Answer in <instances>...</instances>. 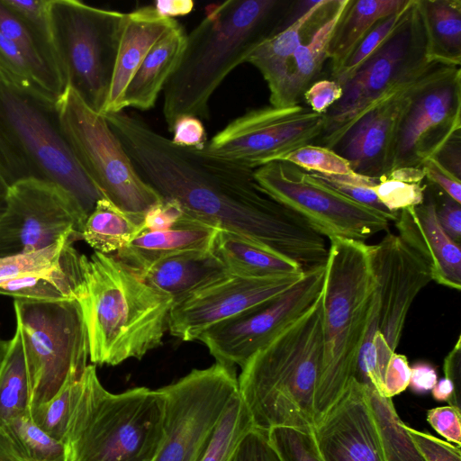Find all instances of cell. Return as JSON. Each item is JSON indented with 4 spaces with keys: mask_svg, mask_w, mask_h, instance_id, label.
Masks as SVG:
<instances>
[{
    "mask_svg": "<svg viewBox=\"0 0 461 461\" xmlns=\"http://www.w3.org/2000/svg\"><path fill=\"white\" fill-rule=\"evenodd\" d=\"M78 380H69L50 401L30 409L33 422L59 441L65 442Z\"/></svg>",
    "mask_w": 461,
    "mask_h": 461,
    "instance_id": "cell-42",
    "label": "cell"
},
{
    "mask_svg": "<svg viewBox=\"0 0 461 461\" xmlns=\"http://www.w3.org/2000/svg\"><path fill=\"white\" fill-rule=\"evenodd\" d=\"M440 66L436 64L390 88L348 130L333 150L362 176L390 172L397 134L418 89Z\"/></svg>",
    "mask_w": 461,
    "mask_h": 461,
    "instance_id": "cell-20",
    "label": "cell"
},
{
    "mask_svg": "<svg viewBox=\"0 0 461 461\" xmlns=\"http://www.w3.org/2000/svg\"><path fill=\"white\" fill-rule=\"evenodd\" d=\"M332 0L311 2L308 8L285 29L276 32L262 41L251 52L247 63L254 66L262 75L270 92L272 103L284 83L287 63L303 42L302 36L308 23Z\"/></svg>",
    "mask_w": 461,
    "mask_h": 461,
    "instance_id": "cell-30",
    "label": "cell"
},
{
    "mask_svg": "<svg viewBox=\"0 0 461 461\" xmlns=\"http://www.w3.org/2000/svg\"><path fill=\"white\" fill-rule=\"evenodd\" d=\"M145 231L144 215L122 211L108 199H99L87 216L81 239L95 251L117 252Z\"/></svg>",
    "mask_w": 461,
    "mask_h": 461,
    "instance_id": "cell-34",
    "label": "cell"
},
{
    "mask_svg": "<svg viewBox=\"0 0 461 461\" xmlns=\"http://www.w3.org/2000/svg\"><path fill=\"white\" fill-rule=\"evenodd\" d=\"M324 273L325 264L306 269L303 279L284 294L212 326L198 340L216 362L242 368L258 349L320 299Z\"/></svg>",
    "mask_w": 461,
    "mask_h": 461,
    "instance_id": "cell-17",
    "label": "cell"
},
{
    "mask_svg": "<svg viewBox=\"0 0 461 461\" xmlns=\"http://www.w3.org/2000/svg\"><path fill=\"white\" fill-rule=\"evenodd\" d=\"M411 367L404 355L394 353L390 359L384 379L383 396L391 398L409 386Z\"/></svg>",
    "mask_w": 461,
    "mask_h": 461,
    "instance_id": "cell-53",
    "label": "cell"
},
{
    "mask_svg": "<svg viewBox=\"0 0 461 461\" xmlns=\"http://www.w3.org/2000/svg\"><path fill=\"white\" fill-rule=\"evenodd\" d=\"M432 396L435 400L440 402H447L450 403L454 395V386L451 381L446 377L438 380L437 384L431 390Z\"/></svg>",
    "mask_w": 461,
    "mask_h": 461,
    "instance_id": "cell-59",
    "label": "cell"
},
{
    "mask_svg": "<svg viewBox=\"0 0 461 461\" xmlns=\"http://www.w3.org/2000/svg\"><path fill=\"white\" fill-rule=\"evenodd\" d=\"M86 258L72 247L59 265L1 285L0 294L36 302L77 301L85 280Z\"/></svg>",
    "mask_w": 461,
    "mask_h": 461,
    "instance_id": "cell-28",
    "label": "cell"
},
{
    "mask_svg": "<svg viewBox=\"0 0 461 461\" xmlns=\"http://www.w3.org/2000/svg\"><path fill=\"white\" fill-rule=\"evenodd\" d=\"M332 188L357 203L371 207L384 214L390 221H395L398 212H390L378 200L373 186L377 178L356 174L353 176H325L312 173Z\"/></svg>",
    "mask_w": 461,
    "mask_h": 461,
    "instance_id": "cell-46",
    "label": "cell"
},
{
    "mask_svg": "<svg viewBox=\"0 0 461 461\" xmlns=\"http://www.w3.org/2000/svg\"><path fill=\"white\" fill-rule=\"evenodd\" d=\"M414 3L415 0H406L398 11L380 21L357 46L333 80L344 85L407 20Z\"/></svg>",
    "mask_w": 461,
    "mask_h": 461,
    "instance_id": "cell-40",
    "label": "cell"
},
{
    "mask_svg": "<svg viewBox=\"0 0 461 461\" xmlns=\"http://www.w3.org/2000/svg\"><path fill=\"white\" fill-rule=\"evenodd\" d=\"M365 388L384 461H426L408 435L392 399L381 395L372 386Z\"/></svg>",
    "mask_w": 461,
    "mask_h": 461,
    "instance_id": "cell-35",
    "label": "cell"
},
{
    "mask_svg": "<svg viewBox=\"0 0 461 461\" xmlns=\"http://www.w3.org/2000/svg\"><path fill=\"white\" fill-rule=\"evenodd\" d=\"M404 428L426 461H461L459 447L407 425Z\"/></svg>",
    "mask_w": 461,
    "mask_h": 461,
    "instance_id": "cell-47",
    "label": "cell"
},
{
    "mask_svg": "<svg viewBox=\"0 0 461 461\" xmlns=\"http://www.w3.org/2000/svg\"><path fill=\"white\" fill-rule=\"evenodd\" d=\"M86 216L61 187L37 180L8 188L0 218V258L48 248L66 237L81 239Z\"/></svg>",
    "mask_w": 461,
    "mask_h": 461,
    "instance_id": "cell-16",
    "label": "cell"
},
{
    "mask_svg": "<svg viewBox=\"0 0 461 461\" xmlns=\"http://www.w3.org/2000/svg\"><path fill=\"white\" fill-rule=\"evenodd\" d=\"M435 64L426 58L424 29L415 0L407 20L341 86V99L325 113L326 123L321 142L333 149L382 95Z\"/></svg>",
    "mask_w": 461,
    "mask_h": 461,
    "instance_id": "cell-13",
    "label": "cell"
},
{
    "mask_svg": "<svg viewBox=\"0 0 461 461\" xmlns=\"http://www.w3.org/2000/svg\"><path fill=\"white\" fill-rule=\"evenodd\" d=\"M258 185L289 208L319 234L365 242L386 230L390 221L380 212L355 202L327 183L285 161H273L253 171Z\"/></svg>",
    "mask_w": 461,
    "mask_h": 461,
    "instance_id": "cell-12",
    "label": "cell"
},
{
    "mask_svg": "<svg viewBox=\"0 0 461 461\" xmlns=\"http://www.w3.org/2000/svg\"><path fill=\"white\" fill-rule=\"evenodd\" d=\"M430 426L447 441L461 446V410L452 406H440L427 411Z\"/></svg>",
    "mask_w": 461,
    "mask_h": 461,
    "instance_id": "cell-49",
    "label": "cell"
},
{
    "mask_svg": "<svg viewBox=\"0 0 461 461\" xmlns=\"http://www.w3.org/2000/svg\"><path fill=\"white\" fill-rule=\"evenodd\" d=\"M178 24L157 14L153 6L125 14L108 99L103 114L121 112L125 89L155 43Z\"/></svg>",
    "mask_w": 461,
    "mask_h": 461,
    "instance_id": "cell-23",
    "label": "cell"
},
{
    "mask_svg": "<svg viewBox=\"0 0 461 461\" xmlns=\"http://www.w3.org/2000/svg\"><path fill=\"white\" fill-rule=\"evenodd\" d=\"M9 347V340L0 339V368L3 365V362L5 358L7 350Z\"/></svg>",
    "mask_w": 461,
    "mask_h": 461,
    "instance_id": "cell-62",
    "label": "cell"
},
{
    "mask_svg": "<svg viewBox=\"0 0 461 461\" xmlns=\"http://www.w3.org/2000/svg\"><path fill=\"white\" fill-rule=\"evenodd\" d=\"M348 2L335 0L331 14L312 32L308 41L302 42L295 50L287 63L282 87L270 105L289 107L299 104L304 91L329 59L330 41Z\"/></svg>",
    "mask_w": 461,
    "mask_h": 461,
    "instance_id": "cell-27",
    "label": "cell"
},
{
    "mask_svg": "<svg viewBox=\"0 0 461 461\" xmlns=\"http://www.w3.org/2000/svg\"><path fill=\"white\" fill-rule=\"evenodd\" d=\"M30 383V409L50 401L69 380L80 379L89 357L81 307L77 300H14Z\"/></svg>",
    "mask_w": 461,
    "mask_h": 461,
    "instance_id": "cell-10",
    "label": "cell"
},
{
    "mask_svg": "<svg viewBox=\"0 0 461 461\" xmlns=\"http://www.w3.org/2000/svg\"><path fill=\"white\" fill-rule=\"evenodd\" d=\"M280 5L276 0H227L205 7L204 17L187 34L179 64L163 89L169 131L183 115L208 119L209 101L218 86L247 62L262 41L276 32Z\"/></svg>",
    "mask_w": 461,
    "mask_h": 461,
    "instance_id": "cell-2",
    "label": "cell"
},
{
    "mask_svg": "<svg viewBox=\"0 0 461 461\" xmlns=\"http://www.w3.org/2000/svg\"><path fill=\"white\" fill-rule=\"evenodd\" d=\"M211 249L231 275L268 277L305 270L252 240L227 230H217Z\"/></svg>",
    "mask_w": 461,
    "mask_h": 461,
    "instance_id": "cell-33",
    "label": "cell"
},
{
    "mask_svg": "<svg viewBox=\"0 0 461 461\" xmlns=\"http://www.w3.org/2000/svg\"><path fill=\"white\" fill-rule=\"evenodd\" d=\"M0 32L22 53L32 68L46 95L58 102L66 91L52 36L34 30L9 10L0 0Z\"/></svg>",
    "mask_w": 461,
    "mask_h": 461,
    "instance_id": "cell-29",
    "label": "cell"
},
{
    "mask_svg": "<svg viewBox=\"0 0 461 461\" xmlns=\"http://www.w3.org/2000/svg\"><path fill=\"white\" fill-rule=\"evenodd\" d=\"M322 294L258 349L241 368L239 393L253 428L312 431L322 356Z\"/></svg>",
    "mask_w": 461,
    "mask_h": 461,
    "instance_id": "cell-4",
    "label": "cell"
},
{
    "mask_svg": "<svg viewBox=\"0 0 461 461\" xmlns=\"http://www.w3.org/2000/svg\"><path fill=\"white\" fill-rule=\"evenodd\" d=\"M31 393L23 348L19 331L9 339L0 368V427L30 411Z\"/></svg>",
    "mask_w": 461,
    "mask_h": 461,
    "instance_id": "cell-36",
    "label": "cell"
},
{
    "mask_svg": "<svg viewBox=\"0 0 461 461\" xmlns=\"http://www.w3.org/2000/svg\"><path fill=\"white\" fill-rule=\"evenodd\" d=\"M0 177L54 184L87 216L103 194L78 163L63 131L57 102L0 83Z\"/></svg>",
    "mask_w": 461,
    "mask_h": 461,
    "instance_id": "cell-7",
    "label": "cell"
},
{
    "mask_svg": "<svg viewBox=\"0 0 461 461\" xmlns=\"http://www.w3.org/2000/svg\"><path fill=\"white\" fill-rule=\"evenodd\" d=\"M77 302L86 328L90 361L100 366L141 359L159 347L174 303L115 257L97 251L86 258Z\"/></svg>",
    "mask_w": 461,
    "mask_h": 461,
    "instance_id": "cell-3",
    "label": "cell"
},
{
    "mask_svg": "<svg viewBox=\"0 0 461 461\" xmlns=\"http://www.w3.org/2000/svg\"><path fill=\"white\" fill-rule=\"evenodd\" d=\"M375 293L367 330L360 348L355 379L383 394L387 365L395 353L411 305L432 281L427 264L393 233L369 245Z\"/></svg>",
    "mask_w": 461,
    "mask_h": 461,
    "instance_id": "cell-8",
    "label": "cell"
},
{
    "mask_svg": "<svg viewBox=\"0 0 461 461\" xmlns=\"http://www.w3.org/2000/svg\"><path fill=\"white\" fill-rule=\"evenodd\" d=\"M305 270L268 277L230 274L174 303L167 329L182 340L198 339L212 326L284 294L303 279Z\"/></svg>",
    "mask_w": 461,
    "mask_h": 461,
    "instance_id": "cell-19",
    "label": "cell"
},
{
    "mask_svg": "<svg viewBox=\"0 0 461 461\" xmlns=\"http://www.w3.org/2000/svg\"><path fill=\"white\" fill-rule=\"evenodd\" d=\"M326 115L300 104L252 109L217 132L202 149L216 158L256 169L280 161L321 137Z\"/></svg>",
    "mask_w": 461,
    "mask_h": 461,
    "instance_id": "cell-15",
    "label": "cell"
},
{
    "mask_svg": "<svg viewBox=\"0 0 461 461\" xmlns=\"http://www.w3.org/2000/svg\"><path fill=\"white\" fill-rule=\"evenodd\" d=\"M158 15L174 19L175 16H184L192 12L194 2L191 0H158L153 5Z\"/></svg>",
    "mask_w": 461,
    "mask_h": 461,
    "instance_id": "cell-58",
    "label": "cell"
},
{
    "mask_svg": "<svg viewBox=\"0 0 461 461\" xmlns=\"http://www.w3.org/2000/svg\"><path fill=\"white\" fill-rule=\"evenodd\" d=\"M252 429L251 416L238 390L227 403L196 461H230L240 442Z\"/></svg>",
    "mask_w": 461,
    "mask_h": 461,
    "instance_id": "cell-38",
    "label": "cell"
},
{
    "mask_svg": "<svg viewBox=\"0 0 461 461\" xmlns=\"http://www.w3.org/2000/svg\"><path fill=\"white\" fill-rule=\"evenodd\" d=\"M187 34L179 23L151 48L123 94L121 109H151L181 59Z\"/></svg>",
    "mask_w": 461,
    "mask_h": 461,
    "instance_id": "cell-26",
    "label": "cell"
},
{
    "mask_svg": "<svg viewBox=\"0 0 461 461\" xmlns=\"http://www.w3.org/2000/svg\"><path fill=\"white\" fill-rule=\"evenodd\" d=\"M406 0H349L329 45L334 77L367 33L398 11Z\"/></svg>",
    "mask_w": 461,
    "mask_h": 461,
    "instance_id": "cell-32",
    "label": "cell"
},
{
    "mask_svg": "<svg viewBox=\"0 0 461 461\" xmlns=\"http://www.w3.org/2000/svg\"><path fill=\"white\" fill-rule=\"evenodd\" d=\"M425 178L431 181L455 202L461 203V180L444 167L437 158L427 159L421 166Z\"/></svg>",
    "mask_w": 461,
    "mask_h": 461,
    "instance_id": "cell-54",
    "label": "cell"
},
{
    "mask_svg": "<svg viewBox=\"0 0 461 461\" xmlns=\"http://www.w3.org/2000/svg\"><path fill=\"white\" fill-rule=\"evenodd\" d=\"M395 226L399 237L429 267L432 280L460 290L461 250L440 226L436 214V202L402 209Z\"/></svg>",
    "mask_w": 461,
    "mask_h": 461,
    "instance_id": "cell-22",
    "label": "cell"
},
{
    "mask_svg": "<svg viewBox=\"0 0 461 461\" xmlns=\"http://www.w3.org/2000/svg\"><path fill=\"white\" fill-rule=\"evenodd\" d=\"M229 275L226 267L212 249H205L167 257L140 277L151 287L169 295L176 303Z\"/></svg>",
    "mask_w": 461,
    "mask_h": 461,
    "instance_id": "cell-25",
    "label": "cell"
},
{
    "mask_svg": "<svg viewBox=\"0 0 461 461\" xmlns=\"http://www.w3.org/2000/svg\"><path fill=\"white\" fill-rule=\"evenodd\" d=\"M183 217V208L176 200L163 198L145 213V231L168 230L176 224Z\"/></svg>",
    "mask_w": 461,
    "mask_h": 461,
    "instance_id": "cell-52",
    "label": "cell"
},
{
    "mask_svg": "<svg viewBox=\"0 0 461 461\" xmlns=\"http://www.w3.org/2000/svg\"><path fill=\"white\" fill-rule=\"evenodd\" d=\"M312 431L277 427L269 429L267 437L282 461H323Z\"/></svg>",
    "mask_w": 461,
    "mask_h": 461,
    "instance_id": "cell-45",
    "label": "cell"
},
{
    "mask_svg": "<svg viewBox=\"0 0 461 461\" xmlns=\"http://www.w3.org/2000/svg\"><path fill=\"white\" fill-rule=\"evenodd\" d=\"M52 42L66 89L103 114L125 13L77 0H50Z\"/></svg>",
    "mask_w": 461,
    "mask_h": 461,
    "instance_id": "cell-9",
    "label": "cell"
},
{
    "mask_svg": "<svg viewBox=\"0 0 461 461\" xmlns=\"http://www.w3.org/2000/svg\"><path fill=\"white\" fill-rule=\"evenodd\" d=\"M461 130L460 67L440 65L418 89L402 121L391 170L421 167ZM390 170V171H391Z\"/></svg>",
    "mask_w": 461,
    "mask_h": 461,
    "instance_id": "cell-18",
    "label": "cell"
},
{
    "mask_svg": "<svg viewBox=\"0 0 461 461\" xmlns=\"http://www.w3.org/2000/svg\"><path fill=\"white\" fill-rule=\"evenodd\" d=\"M329 240L322 288V356L315 392V424L355 379L375 293L369 245L342 238Z\"/></svg>",
    "mask_w": 461,
    "mask_h": 461,
    "instance_id": "cell-6",
    "label": "cell"
},
{
    "mask_svg": "<svg viewBox=\"0 0 461 461\" xmlns=\"http://www.w3.org/2000/svg\"><path fill=\"white\" fill-rule=\"evenodd\" d=\"M421 167H398L377 177L373 186L380 203L390 212L421 204L425 199L426 185Z\"/></svg>",
    "mask_w": 461,
    "mask_h": 461,
    "instance_id": "cell-39",
    "label": "cell"
},
{
    "mask_svg": "<svg viewBox=\"0 0 461 461\" xmlns=\"http://www.w3.org/2000/svg\"><path fill=\"white\" fill-rule=\"evenodd\" d=\"M140 176L184 217L241 235L303 269L324 265L329 247L300 215L269 196L253 171L175 145L122 111L104 114Z\"/></svg>",
    "mask_w": 461,
    "mask_h": 461,
    "instance_id": "cell-1",
    "label": "cell"
},
{
    "mask_svg": "<svg viewBox=\"0 0 461 461\" xmlns=\"http://www.w3.org/2000/svg\"><path fill=\"white\" fill-rule=\"evenodd\" d=\"M230 461H282L267 432L250 429L240 442Z\"/></svg>",
    "mask_w": 461,
    "mask_h": 461,
    "instance_id": "cell-48",
    "label": "cell"
},
{
    "mask_svg": "<svg viewBox=\"0 0 461 461\" xmlns=\"http://www.w3.org/2000/svg\"><path fill=\"white\" fill-rule=\"evenodd\" d=\"M217 229L183 217L166 230L143 231L115 257L139 276L158 261L185 251L211 249Z\"/></svg>",
    "mask_w": 461,
    "mask_h": 461,
    "instance_id": "cell-24",
    "label": "cell"
},
{
    "mask_svg": "<svg viewBox=\"0 0 461 461\" xmlns=\"http://www.w3.org/2000/svg\"><path fill=\"white\" fill-rule=\"evenodd\" d=\"M171 141L183 148L203 149L207 142L205 128L197 117L183 115L173 125Z\"/></svg>",
    "mask_w": 461,
    "mask_h": 461,
    "instance_id": "cell-51",
    "label": "cell"
},
{
    "mask_svg": "<svg viewBox=\"0 0 461 461\" xmlns=\"http://www.w3.org/2000/svg\"><path fill=\"white\" fill-rule=\"evenodd\" d=\"M161 389L111 393L95 365L77 383L65 443L68 461H154L164 438Z\"/></svg>",
    "mask_w": 461,
    "mask_h": 461,
    "instance_id": "cell-5",
    "label": "cell"
},
{
    "mask_svg": "<svg viewBox=\"0 0 461 461\" xmlns=\"http://www.w3.org/2000/svg\"><path fill=\"white\" fill-rule=\"evenodd\" d=\"M8 188V185L0 177V218L4 214L6 208Z\"/></svg>",
    "mask_w": 461,
    "mask_h": 461,
    "instance_id": "cell-61",
    "label": "cell"
},
{
    "mask_svg": "<svg viewBox=\"0 0 461 461\" xmlns=\"http://www.w3.org/2000/svg\"><path fill=\"white\" fill-rule=\"evenodd\" d=\"M164 438L154 461H196L239 390L235 366L216 362L161 387Z\"/></svg>",
    "mask_w": 461,
    "mask_h": 461,
    "instance_id": "cell-14",
    "label": "cell"
},
{
    "mask_svg": "<svg viewBox=\"0 0 461 461\" xmlns=\"http://www.w3.org/2000/svg\"><path fill=\"white\" fill-rule=\"evenodd\" d=\"M23 461H68V447L32 420L30 411L16 416L0 427Z\"/></svg>",
    "mask_w": 461,
    "mask_h": 461,
    "instance_id": "cell-37",
    "label": "cell"
},
{
    "mask_svg": "<svg viewBox=\"0 0 461 461\" xmlns=\"http://www.w3.org/2000/svg\"><path fill=\"white\" fill-rule=\"evenodd\" d=\"M0 461H23L0 429Z\"/></svg>",
    "mask_w": 461,
    "mask_h": 461,
    "instance_id": "cell-60",
    "label": "cell"
},
{
    "mask_svg": "<svg viewBox=\"0 0 461 461\" xmlns=\"http://www.w3.org/2000/svg\"><path fill=\"white\" fill-rule=\"evenodd\" d=\"M436 214L438 221L447 234L456 243L460 245L461 241V207L460 203L455 202L447 195L444 202L438 206L436 203Z\"/></svg>",
    "mask_w": 461,
    "mask_h": 461,
    "instance_id": "cell-55",
    "label": "cell"
},
{
    "mask_svg": "<svg viewBox=\"0 0 461 461\" xmlns=\"http://www.w3.org/2000/svg\"><path fill=\"white\" fill-rule=\"evenodd\" d=\"M312 432L323 461H384L366 388L356 379Z\"/></svg>",
    "mask_w": 461,
    "mask_h": 461,
    "instance_id": "cell-21",
    "label": "cell"
},
{
    "mask_svg": "<svg viewBox=\"0 0 461 461\" xmlns=\"http://www.w3.org/2000/svg\"><path fill=\"white\" fill-rule=\"evenodd\" d=\"M343 95L342 86L335 80L321 79L312 83L303 96L311 111L324 114L338 103Z\"/></svg>",
    "mask_w": 461,
    "mask_h": 461,
    "instance_id": "cell-50",
    "label": "cell"
},
{
    "mask_svg": "<svg viewBox=\"0 0 461 461\" xmlns=\"http://www.w3.org/2000/svg\"><path fill=\"white\" fill-rule=\"evenodd\" d=\"M460 336L456 343L444 360L445 377L449 379L454 386V395L449 405L461 410V346Z\"/></svg>",
    "mask_w": 461,
    "mask_h": 461,
    "instance_id": "cell-56",
    "label": "cell"
},
{
    "mask_svg": "<svg viewBox=\"0 0 461 461\" xmlns=\"http://www.w3.org/2000/svg\"><path fill=\"white\" fill-rule=\"evenodd\" d=\"M74 154L103 196L124 212L145 215L163 197L139 174L104 116L70 88L57 102Z\"/></svg>",
    "mask_w": 461,
    "mask_h": 461,
    "instance_id": "cell-11",
    "label": "cell"
},
{
    "mask_svg": "<svg viewBox=\"0 0 461 461\" xmlns=\"http://www.w3.org/2000/svg\"><path fill=\"white\" fill-rule=\"evenodd\" d=\"M0 83L12 88L37 94L50 99L40 86L30 64L14 44L1 32Z\"/></svg>",
    "mask_w": 461,
    "mask_h": 461,
    "instance_id": "cell-43",
    "label": "cell"
},
{
    "mask_svg": "<svg viewBox=\"0 0 461 461\" xmlns=\"http://www.w3.org/2000/svg\"><path fill=\"white\" fill-rule=\"evenodd\" d=\"M306 172L325 176H353L349 162L331 149L308 144L286 155L282 160Z\"/></svg>",
    "mask_w": 461,
    "mask_h": 461,
    "instance_id": "cell-44",
    "label": "cell"
},
{
    "mask_svg": "<svg viewBox=\"0 0 461 461\" xmlns=\"http://www.w3.org/2000/svg\"><path fill=\"white\" fill-rule=\"evenodd\" d=\"M411 367L409 386L415 393H426L438 382L436 368L427 362H417Z\"/></svg>",
    "mask_w": 461,
    "mask_h": 461,
    "instance_id": "cell-57",
    "label": "cell"
},
{
    "mask_svg": "<svg viewBox=\"0 0 461 461\" xmlns=\"http://www.w3.org/2000/svg\"><path fill=\"white\" fill-rule=\"evenodd\" d=\"M417 7L424 29L427 59L460 67L461 1L417 0Z\"/></svg>",
    "mask_w": 461,
    "mask_h": 461,
    "instance_id": "cell-31",
    "label": "cell"
},
{
    "mask_svg": "<svg viewBox=\"0 0 461 461\" xmlns=\"http://www.w3.org/2000/svg\"><path fill=\"white\" fill-rule=\"evenodd\" d=\"M77 240L75 237H66L43 249L0 258V285L59 265Z\"/></svg>",
    "mask_w": 461,
    "mask_h": 461,
    "instance_id": "cell-41",
    "label": "cell"
}]
</instances>
